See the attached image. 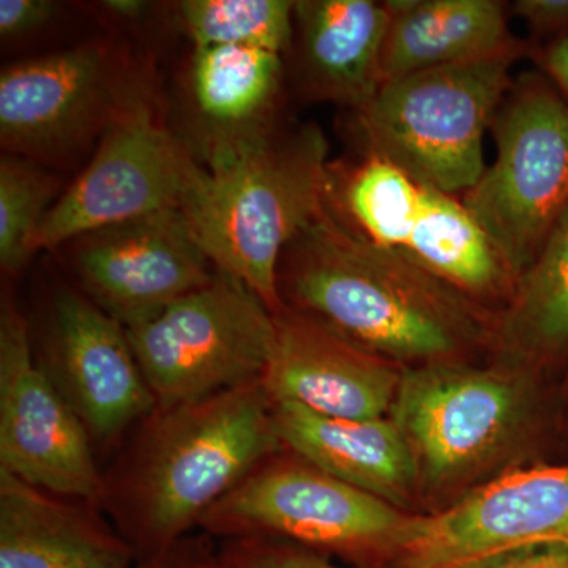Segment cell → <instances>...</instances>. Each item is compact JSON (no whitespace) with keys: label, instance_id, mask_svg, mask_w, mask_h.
Returning a JSON list of instances; mask_svg holds the SVG:
<instances>
[{"label":"cell","instance_id":"5","mask_svg":"<svg viewBox=\"0 0 568 568\" xmlns=\"http://www.w3.org/2000/svg\"><path fill=\"white\" fill-rule=\"evenodd\" d=\"M325 209L354 233L402 253L476 302H510L517 275L462 197L372 156L328 164Z\"/></svg>","mask_w":568,"mask_h":568},{"label":"cell","instance_id":"29","mask_svg":"<svg viewBox=\"0 0 568 568\" xmlns=\"http://www.w3.org/2000/svg\"><path fill=\"white\" fill-rule=\"evenodd\" d=\"M530 59L568 102V37L545 47L532 48Z\"/></svg>","mask_w":568,"mask_h":568},{"label":"cell","instance_id":"30","mask_svg":"<svg viewBox=\"0 0 568 568\" xmlns=\"http://www.w3.org/2000/svg\"><path fill=\"white\" fill-rule=\"evenodd\" d=\"M200 556V549L182 540L151 558L141 559L133 568H196Z\"/></svg>","mask_w":568,"mask_h":568},{"label":"cell","instance_id":"8","mask_svg":"<svg viewBox=\"0 0 568 568\" xmlns=\"http://www.w3.org/2000/svg\"><path fill=\"white\" fill-rule=\"evenodd\" d=\"M126 335L156 407H171L261 379L276 316L244 283L216 271L211 283Z\"/></svg>","mask_w":568,"mask_h":568},{"label":"cell","instance_id":"24","mask_svg":"<svg viewBox=\"0 0 568 568\" xmlns=\"http://www.w3.org/2000/svg\"><path fill=\"white\" fill-rule=\"evenodd\" d=\"M61 181L43 164L3 153L0 160V265L20 274L36 252L44 216L61 197Z\"/></svg>","mask_w":568,"mask_h":568},{"label":"cell","instance_id":"9","mask_svg":"<svg viewBox=\"0 0 568 568\" xmlns=\"http://www.w3.org/2000/svg\"><path fill=\"white\" fill-rule=\"evenodd\" d=\"M265 459L201 519L212 536L282 537L313 551L358 556L398 547L410 517L372 493L294 458Z\"/></svg>","mask_w":568,"mask_h":568},{"label":"cell","instance_id":"27","mask_svg":"<svg viewBox=\"0 0 568 568\" xmlns=\"http://www.w3.org/2000/svg\"><path fill=\"white\" fill-rule=\"evenodd\" d=\"M510 11L528 26L532 48L568 37V0H517Z\"/></svg>","mask_w":568,"mask_h":568},{"label":"cell","instance_id":"13","mask_svg":"<svg viewBox=\"0 0 568 568\" xmlns=\"http://www.w3.org/2000/svg\"><path fill=\"white\" fill-rule=\"evenodd\" d=\"M62 248L78 290L125 328L148 323L216 272L181 209L92 231Z\"/></svg>","mask_w":568,"mask_h":568},{"label":"cell","instance_id":"15","mask_svg":"<svg viewBox=\"0 0 568 568\" xmlns=\"http://www.w3.org/2000/svg\"><path fill=\"white\" fill-rule=\"evenodd\" d=\"M37 361L93 443H111L156 409L126 328L80 290L52 298Z\"/></svg>","mask_w":568,"mask_h":568},{"label":"cell","instance_id":"16","mask_svg":"<svg viewBox=\"0 0 568 568\" xmlns=\"http://www.w3.org/2000/svg\"><path fill=\"white\" fill-rule=\"evenodd\" d=\"M275 316L274 353L261 377L272 402L349 420L392 409L402 372L390 361L287 306Z\"/></svg>","mask_w":568,"mask_h":568},{"label":"cell","instance_id":"14","mask_svg":"<svg viewBox=\"0 0 568 568\" xmlns=\"http://www.w3.org/2000/svg\"><path fill=\"white\" fill-rule=\"evenodd\" d=\"M510 377L437 362L402 372L394 406L418 476L454 480L487 459L514 432L523 395Z\"/></svg>","mask_w":568,"mask_h":568},{"label":"cell","instance_id":"17","mask_svg":"<svg viewBox=\"0 0 568 568\" xmlns=\"http://www.w3.org/2000/svg\"><path fill=\"white\" fill-rule=\"evenodd\" d=\"M286 58L248 47L194 48L185 77L182 140L204 168L245 151L282 125Z\"/></svg>","mask_w":568,"mask_h":568},{"label":"cell","instance_id":"31","mask_svg":"<svg viewBox=\"0 0 568 568\" xmlns=\"http://www.w3.org/2000/svg\"><path fill=\"white\" fill-rule=\"evenodd\" d=\"M97 9L102 10L112 20L133 22L142 20L152 9V3L141 0H106L97 3Z\"/></svg>","mask_w":568,"mask_h":568},{"label":"cell","instance_id":"18","mask_svg":"<svg viewBox=\"0 0 568 568\" xmlns=\"http://www.w3.org/2000/svg\"><path fill=\"white\" fill-rule=\"evenodd\" d=\"M388 11L373 0H298L286 61L310 102L364 110L384 84Z\"/></svg>","mask_w":568,"mask_h":568},{"label":"cell","instance_id":"4","mask_svg":"<svg viewBox=\"0 0 568 568\" xmlns=\"http://www.w3.org/2000/svg\"><path fill=\"white\" fill-rule=\"evenodd\" d=\"M530 50L521 40L488 58L384 82L368 106L351 112L358 153L462 197L485 173V133L514 84L511 69Z\"/></svg>","mask_w":568,"mask_h":568},{"label":"cell","instance_id":"23","mask_svg":"<svg viewBox=\"0 0 568 568\" xmlns=\"http://www.w3.org/2000/svg\"><path fill=\"white\" fill-rule=\"evenodd\" d=\"M290 0H183L175 18L194 48L248 47L286 58L294 36Z\"/></svg>","mask_w":568,"mask_h":568},{"label":"cell","instance_id":"21","mask_svg":"<svg viewBox=\"0 0 568 568\" xmlns=\"http://www.w3.org/2000/svg\"><path fill=\"white\" fill-rule=\"evenodd\" d=\"M384 82L477 61L515 47L510 3L500 0H387Z\"/></svg>","mask_w":568,"mask_h":568},{"label":"cell","instance_id":"19","mask_svg":"<svg viewBox=\"0 0 568 568\" xmlns=\"http://www.w3.org/2000/svg\"><path fill=\"white\" fill-rule=\"evenodd\" d=\"M136 558L80 504L0 469V568H133Z\"/></svg>","mask_w":568,"mask_h":568},{"label":"cell","instance_id":"6","mask_svg":"<svg viewBox=\"0 0 568 568\" xmlns=\"http://www.w3.org/2000/svg\"><path fill=\"white\" fill-rule=\"evenodd\" d=\"M155 104V78L144 59L112 41H85L2 70L0 144L43 166L69 163Z\"/></svg>","mask_w":568,"mask_h":568},{"label":"cell","instance_id":"25","mask_svg":"<svg viewBox=\"0 0 568 568\" xmlns=\"http://www.w3.org/2000/svg\"><path fill=\"white\" fill-rule=\"evenodd\" d=\"M216 559L226 568H347L313 549L264 537L226 540Z\"/></svg>","mask_w":568,"mask_h":568},{"label":"cell","instance_id":"3","mask_svg":"<svg viewBox=\"0 0 568 568\" xmlns=\"http://www.w3.org/2000/svg\"><path fill=\"white\" fill-rule=\"evenodd\" d=\"M328 141L316 123H282L264 140L205 168L181 211L216 271L275 315L280 257L323 211Z\"/></svg>","mask_w":568,"mask_h":568},{"label":"cell","instance_id":"32","mask_svg":"<svg viewBox=\"0 0 568 568\" xmlns=\"http://www.w3.org/2000/svg\"><path fill=\"white\" fill-rule=\"evenodd\" d=\"M196 568H226L216 558H209L207 555L201 552L200 559H197Z\"/></svg>","mask_w":568,"mask_h":568},{"label":"cell","instance_id":"10","mask_svg":"<svg viewBox=\"0 0 568 568\" xmlns=\"http://www.w3.org/2000/svg\"><path fill=\"white\" fill-rule=\"evenodd\" d=\"M205 168L164 125L159 104L104 134L91 163L63 190L41 223L33 252L152 213L181 209Z\"/></svg>","mask_w":568,"mask_h":568},{"label":"cell","instance_id":"1","mask_svg":"<svg viewBox=\"0 0 568 568\" xmlns=\"http://www.w3.org/2000/svg\"><path fill=\"white\" fill-rule=\"evenodd\" d=\"M283 306L387 361L448 362L484 335L478 302L323 207L280 257Z\"/></svg>","mask_w":568,"mask_h":568},{"label":"cell","instance_id":"11","mask_svg":"<svg viewBox=\"0 0 568 568\" xmlns=\"http://www.w3.org/2000/svg\"><path fill=\"white\" fill-rule=\"evenodd\" d=\"M0 469L52 495L103 500L92 437L41 368L10 295L0 310Z\"/></svg>","mask_w":568,"mask_h":568},{"label":"cell","instance_id":"7","mask_svg":"<svg viewBox=\"0 0 568 568\" xmlns=\"http://www.w3.org/2000/svg\"><path fill=\"white\" fill-rule=\"evenodd\" d=\"M489 132L495 160L462 201L518 280L568 205V102L540 71L519 74Z\"/></svg>","mask_w":568,"mask_h":568},{"label":"cell","instance_id":"22","mask_svg":"<svg viewBox=\"0 0 568 568\" xmlns=\"http://www.w3.org/2000/svg\"><path fill=\"white\" fill-rule=\"evenodd\" d=\"M497 335L526 357H555L568 351V205L517 286Z\"/></svg>","mask_w":568,"mask_h":568},{"label":"cell","instance_id":"20","mask_svg":"<svg viewBox=\"0 0 568 568\" xmlns=\"http://www.w3.org/2000/svg\"><path fill=\"white\" fill-rule=\"evenodd\" d=\"M283 448L355 488L390 504L413 493L418 467L405 436L386 417L349 420L275 403Z\"/></svg>","mask_w":568,"mask_h":568},{"label":"cell","instance_id":"12","mask_svg":"<svg viewBox=\"0 0 568 568\" xmlns=\"http://www.w3.org/2000/svg\"><path fill=\"white\" fill-rule=\"evenodd\" d=\"M549 541H568V465L510 470L432 517H410L403 568H473Z\"/></svg>","mask_w":568,"mask_h":568},{"label":"cell","instance_id":"2","mask_svg":"<svg viewBox=\"0 0 568 568\" xmlns=\"http://www.w3.org/2000/svg\"><path fill=\"white\" fill-rule=\"evenodd\" d=\"M263 381L207 398L156 407L114 474L102 503L145 559L174 547L252 470L283 448Z\"/></svg>","mask_w":568,"mask_h":568},{"label":"cell","instance_id":"26","mask_svg":"<svg viewBox=\"0 0 568 568\" xmlns=\"http://www.w3.org/2000/svg\"><path fill=\"white\" fill-rule=\"evenodd\" d=\"M61 6L51 0H0V37L3 43L31 39L58 17Z\"/></svg>","mask_w":568,"mask_h":568},{"label":"cell","instance_id":"28","mask_svg":"<svg viewBox=\"0 0 568 568\" xmlns=\"http://www.w3.org/2000/svg\"><path fill=\"white\" fill-rule=\"evenodd\" d=\"M473 568H568V541L519 548Z\"/></svg>","mask_w":568,"mask_h":568}]
</instances>
